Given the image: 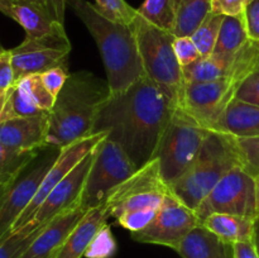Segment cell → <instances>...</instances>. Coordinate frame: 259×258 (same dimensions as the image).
<instances>
[{
    "label": "cell",
    "instance_id": "7bdbcfd3",
    "mask_svg": "<svg viewBox=\"0 0 259 258\" xmlns=\"http://www.w3.org/2000/svg\"><path fill=\"white\" fill-rule=\"evenodd\" d=\"M13 0H0V13H3L7 17H13Z\"/></svg>",
    "mask_w": 259,
    "mask_h": 258
},
{
    "label": "cell",
    "instance_id": "60d3db41",
    "mask_svg": "<svg viewBox=\"0 0 259 258\" xmlns=\"http://www.w3.org/2000/svg\"><path fill=\"white\" fill-rule=\"evenodd\" d=\"M13 2H24L29 4L35 5L45 10L46 13L55 18L56 20H60L63 23L66 9V0H13Z\"/></svg>",
    "mask_w": 259,
    "mask_h": 258
},
{
    "label": "cell",
    "instance_id": "8fae6325",
    "mask_svg": "<svg viewBox=\"0 0 259 258\" xmlns=\"http://www.w3.org/2000/svg\"><path fill=\"white\" fill-rule=\"evenodd\" d=\"M240 83L232 77L206 82H184L180 90L179 106L210 131L235 98Z\"/></svg>",
    "mask_w": 259,
    "mask_h": 258
},
{
    "label": "cell",
    "instance_id": "f6af8a7d",
    "mask_svg": "<svg viewBox=\"0 0 259 258\" xmlns=\"http://www.w3.org/2000/svg\"><path fill=\"white\" fill-rule=\"evenodd\" d=\"M17 179H13V180H0V197H2V195L4 194L5 190L8 189V187L10 186V185L13 184V182L15 181Z\"/></svg>",
    "mask_w": 259,
    "mask_h": 258
},
{
    "label": "cell",
    "instance_id": "74e56055",
    "mask_svg": "<svg viewBox=\"0 0 259 258\" xmlns=\"http://www.w3.org/2000/svg\"><path fill=\"white\" fill-rule=\"evenodd\" d=\"M243 18L249 39L253 42H259V0L248 2Z\"/></svg>",
    "mask_w": 259,
    "mask_h": 258
},
{
    "label": "cell",
    "instance_id": "3957f363",
    "mask_svg": "<svg viewBox=\"0 0 259 258\" xmlns=\"http://www.w3.org/2000/svg\"><path fill=\"white\" fill-rule=\"evenodd\" d=\"M109 96L108 81L89 71L70 73L48 113L47 147L61 149L93 134L96 115Z\"/></svg>",
    "mask_w": 259,
    "mask_h": 258
},
{
    "label": "cell",
    "instance_id": "681fc988",
    "mask_svg": "<svg viewBox=\"0 0 259 258\" xmlns=\"http://www.w3.org/2000/svg\"><path fill=\"white\" fill-rule=\"evenodd\" d=\"M257 70H259V63H258V67H257Z\"/></svg>",
    "mask_w": 259,
    "mask_h": 258
},
{
    "label": "cell",
    "instance_id": "ab89813d",
    "mask_svg": "<svg viewBox=\"0 0 259 258\" xmlns=\"http://www.w3.org/2000/svg\"><path fill=\"white\" fill-rule=\"evenodd\" d=\"M15 83L10 50L0 51V90L8 91Z\"/></svg>",
    "mask_w": 259,
    "mask_h": 258
},
{
    "label": "cell",
    "instance_id": "f1b7e54d",
    "mask_svg": "<svg viewBox=\"0 0 259 258\" xmlns=\"http://www.w3.org/2000/svg\"><path fill=\"white\" fill-rule=\"evenodd\" d=\"M223 19H224V15L210 13L209 17L201 23V25L191 35L201 57L214 53Z\"/></svg>",
    "mask_w": 259,
    "mask_h": 258
},
{
    "label": "cell",
    "instance_id": "83f0119b",
    "mask_svg": "<svg viewBox=\"0 0 259 258\" xmlns=\"http://www.w3.org/2000/svg\"><path fill=\"white\" fill-rule=\"evenodd\" d=\"M45 114L42 110L33 105L22 93L17 85H13L7 91V99H5L4 108L0 114V123L2 121L10 120V119L27 118V116H34Z\"/></svg>",
    "mask_w": 259,
    "mask_h": 258
},
{
    "label": "cell",
    "instance_id": "30bf717a",
    "mask_svg": "<svg viewBox=\"0 0 259 258\" xmlns=\"http://www.w3.org/2000/svg\"><path fill=\"white\" fill-rule=\"evenodd\" d=\"M199 225H201V220L196 211L169 191L151 223L139 232L131 234L136 242L163 245L176 250L189 233Z\"/></svg>",
    "mask_w": 259,
    "mask_h": 258
},
{
    "label": "cell",
    "instance_id": "9c48e42d",
    "mask_svg": "<svg viewBox=\"0 0 259 258\" xmlns=\"http://www.w3.org/2000/svg\"><path fill=\"white\" fill-rule=\"evenodd\" d=\"M200 220L211 214H232L257 218V190L254 176L242 166L228 172L202 200L196 210Z\"/></svg>",
    "mask_w": 259,
    "mask_h": 258
},
{
    "label": "cell",
    "instance_id": "d590c367",
    "mask_svg": "<svg viewBox=\"0 0 259 258\" xmlns=\"http://www.w3.org/2000/svg\"><path fill=\"white\" fill-rule=\"evenodd\" d=\"M68 76H70V73H68L67 66H58V67H53L46 72L40 73L43 85L50 91L51 95L56 99L65 86Z\"/></svg>",
    "mask_w": 259,
    "mask_h": 258
},
{
    "label": "cell",
    "instance_id": "d6a6232c",
    "mask_svg": "<svg viewBox=\"0 0 259 258\" xmlns=\"http://www.w3.org/2000/svg\"><path fill=\"white\" fill-rule=\"evenodd\" d=\"M161 207V206H159ZM159 207H143V209L125 211L116 218V223L131 233H136L146 228L153 219Z\"/></svg>",
    "mask_w": 259,
    "mask_h": 258
},
{
    "label": "cell",
    "instance_id": "ee69618b",
    "mask_svg": "<svg viewBox=\"0 0 259 258\" xmlns=\"http://www.w3.org/2000/svg\"><path fill=\"white\" fill-rule=\"evenodd\" d=\"M252 242L254 244L255 249L259 255V215L257 218H254V222H253V238Z\"/></svg>",
    "mask_w": 259,
    "mask_h": 258
},
{
    "label": "cell",
    "instance_id": "5bb4252c",
    "mask_svg": "<svg viewBox=\"0 0 259 258\" xmlns=\"http://www.w3.org/2000/svg\"><path fill=\"white\" fill-rule=\"evenodd\" d=\"M56 157L52 156L40 161L30 171L23 172L0 197V235L12 230L20 215L23 214L37 190L39 189L46 174L52 166Z\"/></svg>",
    "mask_w": 259,
    "mask_h": 258
},
{
    "label": "cell",
    "instance_id": "2e32d148",
    "mask_svg": "<svg viewBox=\"0 0 259 258\" xmlns=\"http://www.w3.org/2000/svg\"><path fill=\"white\" fill-rule=\"evenodd\" d=\"M48 113L0 123V143L22 153H34L46 148Z\"/></svg>",
    "mask_w": 259,
    "mask_h": 258
},
{
    "label": "cell",
    "instance_id": "e0dca14e",
    "mask_svg": "<svg viewBox=\"0 0 259 258\" xmlns=\"http://www.w3.org/2000/svg\"><path fill=\"white\" fill-rule=\"evenodd\" d=\"M88 211L73 207L52 218L19 258H52Z\"/></svg>",
    "mask_w": 259,
    "mask_h": 258
},
{
    "label": "cell",
    "instance_id": "7a4b0ae2",
    "mask_svg": "<svg viewBox=\"0 0 259 258\" xmlns=\"http://www.w3.org/2000/svg\"><path fill=\"white\" fill-rule=\"evenodd\" d=\"M95 39L103 58L110 95L123 93L143 77L144 70L132 25L104 17L88 0H66Z\"/></svg>",
    "mask_w": 259,
    "mask_h": 258
},
{
    "label": "cell",
    "instance_id": "1f68e13d",
    "mask_svg": "<svg viewBox=\"0 0 259 258\" xmlns=\"http://www.w3.org/2000/svg\"><path fill=\"white\" fill-rule=\"evenodd\" d=\"M116 252V242L109 224H104L94 235L86 249V258H111Z\"/></svg>",
    "mask_w": 259,
    "mask_h": 258
},
{
    "label": "cell",
    "instance_id": "ffe728a7",
    "mask_svg": "<svg viewBox=\"0 0 259 258\" xmlns=\"http://www.w3.org/2000/svg\"><path fill=\"white\" fill-rule=\"evenodd\" d=\"M176 252L182 258H233V244L199 225L182 240Z\"/></svg>",
    "mask_w": 259,
    "mask_h": 258
},
{
    "label": "cell",
    "instance_id": "4fadbf2b",
    "mask_svg": "<svg viewBox=\"0 0 259 258\" xmlns=\"http://www.w3.org/2000/svg\"><path fill=\"white\" fill-rule=\"evenodd\" d=\"M108 137V133H95L90 134V136L82 137V138L77 139V141L72 142L68 146L63 147L58 151V154L56 156L55 161H53L52 166L50 167L48 172L46 174L45 179H43L42 184H40L39 189L37 190V194L34 195L33 200L30 201V204L28 205L27 209L23 211V214L20 215L19 219L15 222V224L13 225L12 229H18V228H22L23 225L28 224V223L32 220V218L34 217L35 211H37L38 207L40 206L45 199L47 197V195L52 191L53 187L58 184V182L62 181L89 153L94 151V149L98 147V144L100 142H103L104 139Z\"/></svg>",
    "mask_w": 259,
    "mask_h": 258
},
{
    "label": "cell",
    "instance_id": "52a82bcc",
    "mask_svg": "<svg viewBox=\"0 0 259 258\" xmlns=\"http://www.w3.org/2000/svg\"><path fill=\"white\" fill-rule=\"evenodd\" d=\"M137 166L118 143L106 137L95 148L78 205L90 211L104 202L109 192L137 171Z\"/></svg>",
    "mask_w": 259,
    "mask_h": 258
},
{
    "label": "cell",
    "instance_id": "7402d4cb",
    "mask_svg": "<svg viewBox=\"0 0 259 258\" xmlns=\"http://www.w3.org/2000/svg\"><path fill=\"white\" fill-rule=\"evenodd\" d=\"M254 219L232 214H211L202 220L201 225L224 242L235 244L252 242Z\"/></svg>",
    "mask_w": 259,
    "mask_h": 258
},
{
    "label": "cell",
    "instance_id": "5b68a950",
    "mask_svg": "<svg viewBox=\"0 0 259 258\" xmlns=\"http://www.w3.org/2000/svg\"><path fill=\"white\" fill-rule=\"evenodd\" d=\"M209 132L177 106L153 157L158 161L159 174L167 186L189 171Z\"/></svg>",
    "mask_w": 259,
    "mask_h": 258
},
{
    "label": "cell",
    "instance_id": "7dc6e473",
    "mask_svg": "<svg viewBox=\"0 0 259 258\" xmlns=\"http://www.w3.org/2000/svg\"><path fill=\"white\" fill-rule=\"evenodd\" d=\"M254 179H255V190H257V214L259 215V175H257Z\"/></svg>",
    "mask_w": 259,
    "mask_h": 258
},
{
    "label": "cell",
    "instance_id": "c3c4849f",
    "mask_svg": "<svg viewBox=\"0 0 259 258\" xmlns=\"http://www.w3.org/2000/svg\"><path fill=\"white\" fill-rule=\"evenodd\" d=\"M4 50V48H3V46H2V43H0V51H3Z\"/></svg>",
    "mask_w": 259,
    "mask_h": 258
},
{
    "label": "cell",
    "instance_id": "9a60e30c",
    "mask_svg": "<svg viewBox=\"0 0 259 258\" xmlns=\"http://www.w3.org/2000/svg\"><path fill=\"white\" fill-rule=\"evenodd\" d=\"M94 157H95V149L89 153L62 181L53 187L52 191L47 195L45 201L37 209L30 222L34 223L35 225H40L73 207H80L78 200L85 186L86 177L93 164Z\"/></svg>",
    "mask_w": 259,
    "mask_h": 258
},
{
    "label": "cell",
    "instance_id": "6da1fadb",
    "mask_svg": "<svg viewBox=\"0 0 259 258\" xmlns=\"http://www.w3.org/2000/svg\"><path fill=\"white\" fill-rule=\"evenodd\" d=\"M177 106L179 96L143 76L123 93L109 96L91 133H108V138L118 143L141 168L153 159Z\"/></svg>",
    "mask_w": 259,
    "mask_h": 258
},
{
    "label": "cell",
    "instance_id": "8992f818",
    "mask_svg": "<svg viewBox=\"0 0 259 258\" xmlns=\"http://www.w3.org/2000/svg\"><path fill=\"white\" fill-rule=\"evenodd\" d=\"M132 27L136 33L144 75L179 96L184 85V73L175 55L174 33L156 27L139 14Z\"/></svg>",
    "mask_w": 259,
    "mask_h": 258
},
{
    "label": "cell",
    "instance_id": "cb8c5ba5",
    "mask_svg": "<svg viewBox=\"0 0 259 258\" xmlns=\"http://www.w3.org/2000/svg\"><path fill=\"white\" fill-rule=\"evenodd\" d=\"M249 40L243 15H235V17L224 15L214 53L235 55L243 47H245Z\"/></svg>",
    "mask_w": 259,
    "mask_h": 258
},
{
    "label": "cell",
    "instance_id": "ac0fdd59",
    "mask_svg": "<svg viewBox=\"0 0 259 258\" xmlns=\"http://www.w3.org/2000/svg\"><path fill=\"white\" fill-rule=\"evenodd\" d=\"M210 131L238 139L259 137V106L234 98Z\"/></svg>",
    "mask_w": 259,
    "mask_h": 258
},
{
    "label": "cell",
    "instance_id": "f35d334b",
    "mask_svg": "<svg viewBox=\"0 0 259 258\" xmlns=\"http://www.w3.org/2000/svg\"><path fill=\"white\" fill-rule=\"evenodd\" d=\"M249 0H211V13L225 17L243 15Z\"/></svg>",
    "mask_w": 259,
    "mask_h": 258
},
{
    "label": "cell",
    "instance_id": "484cf974",
    "mask_svg": "<svg viewBox=\"0 0 259 258\" xmlns=\"http://www.w3.org/2000/svg\"><path fill=\"white\" fill-rule=\"evenodd\" d=\"M177 0H144L138 14L156 27L174 33Z\"/></svg>",
    "mask_w": 259,
    "mask_h": 258
},
{
    "label": "cell",
    "instance_id": "b9f144b4",
    "mask_svg": "<svg viewBox=\"0 0 259 258\" xmlns=\"http://www.w3.org/2000/svg\"><path fill=\"white\" fill-rule=\"evenodd\" d=\"M233 258H259L253 242H242L233 244Z\"/></svg>",
    "mask_w": 259,
    "mask_h": 258
},
{
    "label": "cell",
    "instance_id": "bcb514c9",
    "mask_svg": "<svg viewBox=\"0 0 259 258\" xmlns=\"http://www.w3.org/2000/svg\"><path fill=\"white\" fill-rule=\"evenodd\" d=\"M5 99H7V91H4V90H0V114H2V110H3V108H4Z\"/></svg>",
    "mask_w": 259,
    "mask_h": 258
},
{
    "label": "cell",
    "instance_id": "836d02e7",
    "mask_svg": "<svg viewBox=\"0 0 259 258\" xmlns=\"http://www.w3.org/2000/svg\"><path fill=\"white\" fill-rule=\"evenodd\" d=\"M240 154H242L243 168L252 176L259 175V137L258 138L238 139Z\"/></svg>",
    "mask_w": 259,
    "mask_h": 258
},
{
    "label": "cell",
    "instance_id": "603a6c76",
    "mask_svg": "<svg viewBox=\"0 0 259 258\" xmlns=\"http://www.w3.org/2000/svg\"><path fill=\"white\" fill-rule=\"evenodd\" d=\"M211 13V0H177L175 37H191Z\"/></svg>",
    "mask_w": 259,
    "mask_h": 258
},
{
    "label": "cell",
    "instance_id": "44dd1931",
    "mask_svg": "<svg viewBox=\"0 0 259 258\" xmlns=\"http://www.w3.org/2000/svg\"><path fill=\"white\" fill-rule=\"evenodd\" d=\"M25 30V37L39 38L65 33L63 23L56 20L48 13L35 5L24 2H14L13 4V17Z\"/></svg>",
    "mask_w": 259,
    "mask_h": 258
},
{
    "label": "cell",
    "instance_id": "8d00e7d4",
    "mask_svg": "<svg viewBox=\"0 0 259 258\" xmlns=\"http://www.w3.org/2000/svg\"><path fill=\"white\" fill-rule=\"evenodd\" d=\"M235 98L259 106V70L247 76L238 88Z\"/></svg>",
    "mask_w": 259,
    "mask_h": 258
},
{
    "label": "cell",
    "instance_id": "4316f807",
    "mask_svg": "<svg viewBox=\"0 0 259 258\" xmlns=\"http://www.w3.org/2000/svg\"><path fill=\"white\" fill-rule=\"evenodd\" d=\"M15 85L19 88L20 93L43 113H50L55 106L56 98H53L50 91L43 85L40 73L25 76V77L17 81Z\"/></svg>",
    "mask_w": 259,
    "mask_h": 258
},
{
    "label": "cell",
    "instance_id": "d4e9b609",
    "mask_svg": "<svg viewBox=\"0 0 259 258\" xmlns=\"http://www.w3.org/2000/svg\"><path fill=\"white\" fill-rule=\"evenodd\" d=\"M47 223L35 225L29 222L22 228L0 235V258H19Z\"/></svg>",
    "mask_w": 259,
    "mask_h": 258
},
{
    "label": "cell",
    "instance_id": "ba28073f",
    "mask_svg": "<svg viewBox=\"0 0 259 258\" xmlns=\"http://www.w3.org/2000/svg\"><path fill=\"white\" fill-rule=\"evenodd\" d=\"M168 192V186L159 174L158 161L153 158L111 190L101 206L109 217L116 219L131 210L159 207Z\"/></svg>",
    "mask_w": 259,
    "mask_h": 258
},
{
    "label": "cell",
    "instance_id": "277c9868",
    "mask_svg": "<svg viewBox=\"0 0 259 258\" xmlns=\"http://www.w3.org/2000/svg\"><path fill=\"white\" fill-rule=\"evenodd\" d=\"M238 166L243 167L237 138L210 131L189 171L168 189L180 201L196 210L215 185Z\"/></svg>",
    "mask_w": 259,
    "mask_h": 258
},
{
    "label": "cell",
    "instance_id": "d6986e66",
    "mask_svg": "<svg viewBox=\"0 0 259 258\" xmlns=\"http://www.w3.org/2000/svg\"><path fill=\"white\" fill-rule=\"evenodd\" d=\"M109 218L101 205L88 211L52 258H82L94 235L108 223Z\"/></svg>",
    "mask_w": 259,
    "mask_h": 258
},
{
    "label": "cell",
    "instance_id": "e575fe53",
    "mask_svg": "<svg viewBox=\"0 0 259 258\" xmlns=\"http://www.w3.org/2000/svg\"><path fill=\"white\" fill-rule=\"evenodd\" d=\"M174 50L181 67H186L201 57L191 37H175Z\"/></svg>",
    "mask_w": 259,
    "mask_h": 258
},
{
    "label": "cell",
    "instance_id": "7c38bea8",
    "mask_svg": "<svg viewBox=\"0 0 259 258\" xmlns=\"http://www.w3.org/2000/svg\"><path fill=\"white\" fill-rule=\"evenodd\" d=\"M70 52L71 42L66 32L39 39L25 37L19 46L10 50L15 82L28 75L67 66Z\"/></svg>",
    "mask_w": 259,
    "mask_h": 258
},
{
    "label": "cell",
    "instance_id": "4dcf8cb0",
    "mask_svg": "<svg viewBox=\"0 0 259 258\" xmlns=\"http://www.w3.org/2000/svg\"><path fill=\"white\" fill-rule=\"evenodd\" d=\"M94 5L104 17L121 24L132 25L138 17V10L131 7L125 0H95Z\"/></svg>",
    "mask_w": 259,
    "mask_h": 258
},
{
    "label": "cell",
    "instance_id": "f546056e",
    "mask_svg": "<svg viewBox=\"0 0 259 258\" xmlns=\"http://www.w3.org/2000/svg\"><path fill=\"white\" fill-rule=\"evenodd\" d=\"M37 157L34 153H22L0 143V180L18 179Z\"/></svg>",
    "mask_w": 259,
    "mask_h": 258
}]
</instances>
